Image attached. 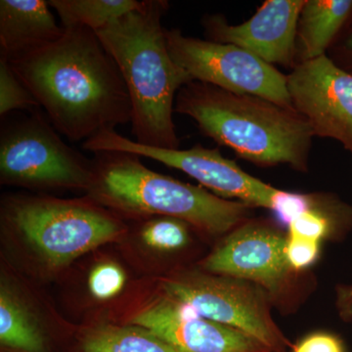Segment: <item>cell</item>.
Returning <instances> with one entry per match:
<instances>
[{"label": "cell", "mask_w": 352, "mask_h": 352, "mask_svg": "<svg viewBox=\"0 0 352 352\" xmlns=\"http://www.w3.org/2000/svg\"><path fill=\"white\" fill-rule=\"evenodd\" d=\"M64 30L54 43L8 60L51 124L78 142L131 122L126 83L96 32L83 27Z\"/></svg>", "instance_id": "1"}, {"label": "cell", "mask_w": 352, "mask_h": 352, "mask_svg": "<svg viewBox=\"0 0 352 352\" xmlns=\"http://www.w3.org/2000/svg\"><path fill=\"white\" fill-rule=\"evenodd\" d=\"M168 9L164 0H145L96 32L113 58L126 83L132 106L131 132L138 144L179 149L173 113L183 87L192 82L171 57L162 18Z\"/></svg>", "instance_id": "2"}, {"label": "cell", "mask_w": 352, "mask_h": 352, "mask_svg": "<svg viewBox=\"0 0 352 352\" xmlns=\"http://www.w3.org/2000/svg\"><path fill=\"white\" fill-rule=\"evenodd\" d=\"M175 112L188 116L201 133L251 163L307 170L314 134L295 109L192 82L178 92Z\"/></svg>", "instance_id": "3"}, {"label": "cell", "mask_w": 352, "mask_h": 352, "mask_svg": "<svg viewBox=\"0 0 352 352\" xmlns=\"http://www.w3.org/2000/svg\"><path fill=\"white\" fill-rule=\"evenodd\" d=\"M90 188L104 204L135 214H159L210 236H226L249 219L250 207L149 170L136 155L97 152Z\"/></svg>", "instance_id": "4"}, {"label": "cell", "mask_w": 352, "mask_h": 352, "mask_svg": "<svg viewBox=\"0 0 352 352\" xmlns=\"http://www.w3.org/2000/svg\"><path fill=\"white\" fill-rule=\"evenodd\" d=\"M287 232L265 220L248 219L224 236L201 261V270L244 280L265 292L273 307L294 310L309 288L286 256Z\"/></svg>", "instance_id": "5"}, {"label": "cell", "mask_w": 352, "mask_h": 352, "mask_svg": "<svg viewBox=\"0 0 352 352\" xmlns=\"http://www.w3.org/2000/svg\"><path fill=\"white\" fill-rule=\"evenodd\" d=\"M166 298L192 311L235 329L268 351L288 344L273 318L270 298L256 285L206 271H185L162 281Z\"/></svg>", "instance_id": "6"}, {"label": "cell", "mask_w": 352, "mask_h": 352, "mask_svg": "<svg viewBox=\"0 0 352 352\" xmlns=\"http://www.w3.org/2000/svg\"><path fill=\"white\" fill-rule=\"evenodd\" d=\"M2 182L28 187H90L94 162L64 142L43 115L2 120Z\"/></svg>", "instance_id": "7"}, {"label": "cell", "mask_w": 352, "mask_h": 352, "mask_svg": "<svg viewBox=\"0 0 352 352\" xmlns=\"http://www.w3.org/2000/svg\"><path fill=\"white\" fill-rule=\"evenodd\" d=\"M7 217L53 266L64 265L116 239L122 231L117 220L80 201L15 200L9 205Z\"/></svg>", "instance_id": "8"}, {"label": "cell", "mask_w": 352, "mask_h": 352, "mask_svg": "<svg viewBox=\"0 0 352 352\" xmlns=\"http://www.w3.org/2000/svg\"><path fill=\"white\" fill-rule=\"evenodd\" d=\"M166 36L171 57L192 82L295 109L287 76L249 51L234 44L190 38L178 29L166 30Z\"/></svg>", "instance_id": "9"}, {"label": "cell", "mask_w": 352, "mask_h": 352, "mask_svg": "<svg viewBox=\"0 0 352 352\" xmlns=\"http://www.w3.org/2000/svg\"><path fill=\"white\" fill-rule=\"evenodd\" d=\"M87 151L124 152L154 160L191 176L220 198L235 199L250 208L271 210L280 189L245 173L219 149L200 144L188 150L162 149L138 144L116 131H105L82 143Z\"/></svg>", "instance_id": "10"}, {"label": "cell", "mask_w": 352, "mask_h": 352, "mask_svg": "<svg viewBox=\"0 0 352 352\" xmlns=\"http://www.w3.org/2000/svg\"><path fill=\"white\" fill-rule=\"evenodd\" d=\"M287 82L314 136L339 141L352 156V74L324 55L296 64Z\"/></svg>", "instance_id": "11"}, {"label": "cell", "mask_w": 352, "mask_h": 352, "mask_svg": "<svg viewBox=\"0 0 352 352\" xmlns=\"http://www.w3.org/2000/svg\"><path fill=\"white\" fill-rule=\"evenodd\" d=\"M305 0H267L241 25H229L219 15L203 21L208 41L230 43L266 63L293 66L298 19Z\"/></svg>", "instance_id": "12"}, {"label": "cell", "mask_w": 352, "mask_h": 352, "mask_svg": "<svg viewBox=\"0 0 352 352\" xmlns=\"http://www.w3.org/2000/svg\"><path fill=\"white\" fill-rule=\"evenodd\" d=\"M176 352H266L245 333L205 318L170 298H159L132 317Z\"/></svg>", "instance_id": "13"}, {"label": "cell", "mask_w": 352, "mask_h": 352, "mask_svg": "<svg viewBox=\"0 0 352 352\" xmlns=\"http://www.w3.org/2000/svg\"><path fill=\"white\" fill-rule=\"evenodd\" d=\"M50 8L45 0H1V56L11 61L61 38L64 28Z\"/></svg>", "instance_id": "14"}, {"label": "cell", "mask_w": 352, "mask_h": 352, "mask_svg": "<svg viewBox=\"0 0 352 352\" xmlns=\"http://www.w3.org/2000/svg\"><path fill=\"white\" fill-rule=\"evenodd\" d=\"M351 13L352 0H305L296 34L298 63L326 55Z\"/></svg>", "instance_id": "15"}, {"label": "cell", "mask_w": 352, "mask_h": 352, "mask_svg": "<svg viewBox=\"0 0 352 352\" xmlns=\"http://www.w3.org/2000/svg\"><path fill=\"white\" fill-rule=\"evenodd\" d=\"M62 27H83L96 32L122 16L140 8L143 1L136 0H50Z\"/></svg>", "instance_id": "16"}, {"label": "cell", "mask_w": 352, "mask_h": 352, "mask_svg": "<svg viewBox=\"0 0 352 352\" xmlns=\"http://www.w3.org/2000/svg\"><path fill=\"white\" fill-rule=\"evenodd\" d=\"M83 352H176L161 338L139 326H105L83 340Z\"/></svg>", "instance_id": "17"}, {"label": "cell", "mask_w": 352, "mask_h": 352, "mask_svg": "<svg viewBox=\"0 0 352 352\" xmlns=\"http://www.w3.org/2000/svg\"><path fill=\"white\" fill-rule=\"evenodd\" d=\"M0 342L24 352H44V340L27 308L3 287L0 292Z\"/></svg>", "instance_id": "18"}, {"label": "cell", "mask_w": 352, "mask_h": 352, "mask_svg": "<svg viewBox=\"0 0 352 352\" xmlns=\"http://www.w3.org/2000/svg\"><path fill=\"white\" fill-rule=\"evenodd\" d=\"M41 107L34 95L15 73L10 62L0 57V116L17 110L34 111Z\"/></svg>", "instance_id": "19"}, {"label": "cell", "mask_w": 352, "mask_h": 352, "mask_svg": "<svg viewBox=\"0 0 352 352\" xmlns=\"http://www.w3.org/2000/svg\"><path fill=\"white\" fill-rule=\"evenodd\" d=\"M185 224L170 217L152 220L143 228L142 239L146 245L157 251H177L188 243V231Z\"/></svg>", "instance_id": "20"}, {"label": "cell", "mask_w": 352, "mask_h": 352, "mask_svg": "<svg viewBox=\"0 0 352 352\" xmlns=\"http://www.w3.org/2000/svg\"><path fill=\"white\" fill-rule=\"evenodd\" d=\"M126 275L119 266L113 263L100 264L90 274V293L98 300H109L122 291Z\"/></svg>", "instance_id": "21"}, {"label": "cell", "mask_w": 352, "mask_h": 352, "mask_svg": "<svg viewBox=\"0 0 352 352\" xmlns=\"http://www.w3.org/2000/svg\"><path fill=\"white\" fill-rule=\"evenodd\" d=\"M321 242L305 239L287 233L286 256L291 267L298 272H305L320 256Z\"/></svg>", "instance_id": "22"}, {"label": "cell", "mask_w": 352, "mask_h": 352, "mask_svg": "<svg viewBox=\"0 0 352 352\" xmlns=\"http://www.w3.org/2000/svg\"><path fill=\"white\" fill-rule=\"evenodd\" d=\"M294 352H344V344L337 336L317 332L303 338Z\"/></svg>", "instance_id": "23"}, {"label": "cell", "mask_w": 352, "mask_h": 352, "mask_svg": "<svg viewBox=\"0 0 352 352\" xmlns=\"http://www.w3.org/2000/svg\"><path fill=\"white\" fill-rule=\"evenodd\" d=\"M335 307L342 321H352V284H340L336 287Z\"/></svg>", "instance_id": "24"}, {"label": "cell", "mask_w": 352, "mask_h": 352, "mask_svg": "<svg viewBox=\"0 0 352 352\" xmlns=\"http://www.w3.org/2000/svg\"><path fill=\"white\" fill-rule=\"evenodd\" d=\"M344 50H346L347 56L351 58L352 66V34L346 39V43H344ZM349 73L352 74V71L349 72Z\"/></svg>", "instance_id": "25"}]
</instances>
